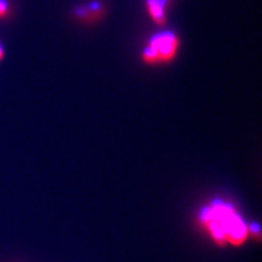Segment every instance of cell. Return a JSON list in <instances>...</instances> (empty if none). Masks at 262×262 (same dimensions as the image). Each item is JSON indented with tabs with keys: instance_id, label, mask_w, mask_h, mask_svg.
<instances>
[{
	"instance_id": "6da1fadb",
	"label": "cell",
	"mask_w": 262,
	"mask_h": 262,
	"mask_svg": "<svg viewBox=\"0 0 262 262\" xmlns=\"http://www.w3.org/2000/svg\"><path fill=\"white\" fill-rule=\"evenodd\" d=\"M201 225L217 246L239 247L247 241L249 226L233 204L214 200L204 207L199 214Z\"/></svg>"
},
{
	"instance_id": "3957f363",
	"label": "cell",
	"mask_w": 262,
	"mask_h": 262,
	"mask_svg": "<svg viewBox=\"0 0 262 262\" xmlns=\"http://www.w3.org/2000/svg\"><path fill=\"white\" fill-rule=\"evenodd\" d=\"M166 0H147V8H149L150 14L154 21L163 24L165 21V16H164V6H165Z\"/></svg>"
},
{
	"instance_id": "5b68a950",
	"label": "cell",
	"mask_w": 262,
	"mask_h": 262,
	"mask_svg": "<svg viewBox=\"0 0 262 262\" xmlns=\"http://www.w3.org/2000/svg\"><path fill=\"white\" fill-rule=\"evenodd\" d=\"M4 54H5V52H4V48H3V46H2V45H0V60L3 59Z\"/></svg>"
},
{
	"instance_id": "277c9868",
	"label": "cell",
	"mask_w": 262,
	"mask_h": 262,
	"mask_svg": "<svg viewBox=\"0 0 262 262\" xmlns=\"http://www.w3.org/2000/svg\"><path fill=\"white\" fill-rule=\"evenodd\" d=\"M8 13V3L6 0H0V18L7 15Z\"/></svg>"
},
{
	"instance_id": "7a4b0ae2",
	"label": "cell",
	"mask_w": 262,
	"mask_h": 262,
	"mask_svg": "<svg viewBox=\"0 0 262 262\" xmlns=\"http://www.w3.org/2000/svg\"><path fill=\"white\" fill-rule=\"evenodd\" d=\"M177 47L178 40L175 34L170 32L159 33L150 39V45L144 49L143 59L149 63L171 60Z\"/></svg>"
}]
</instances>
